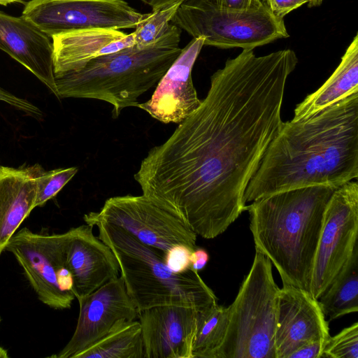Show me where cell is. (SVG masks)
<instances>
[{
    "label": "cell",
    "mask_w": 358,
    "mask_h": 358,
    "mask_svg": "<svg viewBox=\"0 0 358 358\" xmlns=\"http://www.w3.org/2000/svg\"><path fill=\"white\" fill-rule=\"evenodd\" d=\"M203 36L193 38L183 48L156 85L149 100L136 107L164 123L180 124L201 104L192 71L203 48Z\"/></svg>",
    "instance_id": "cell-14"
},
{
    "label": "cell",
    "mask_w": 358,
    "mask_h": 358,
    "mask_svg": "<svg viewBox=\"0 0 358 358\" xmlns=\"http://www.w3.org/2000/svg\"><path fill=\"white\" fill-rule=\"evenodd\" d=\"M279 289L271 261L256 250L250 270L228 307L227 330L217 358H275Z\"/></svg>",
    "instance_id": "cell-6"
},
{
    "label": "cell",
    "mask_w": 358,
    "mask_h": 358,
    "mask_svg": "<svg viewBox=\"0 0 358 358\" xmlns=\"http://www.w3.org/2000/svg\"><path fill=\"white\" fill-rule=\"evenodd\" d=\"M171 23L192 38L203 36L204 45L222 49H252L289 37L284 20L275 17L266 4L257 10L220 8L209 0H187Z\"/></svg>",
    "instance_id": "cell-7"
},
{
    "label": "cell",
    "mask_w": 358,
    "mask_h": 358,
    "mask_svg": "<svg viewBox=\"0 0 358 358\" xmlns=\"http://www.w3.org/2000/svg\"><path fill=\"white\" fill-rule=\"evenodd\" d=\"M290 49L257 57L244 49L210 77L199 106L134 175L143 194L211 239L245 210L243 196L282 120Z\"/></svg>",
    "instance_id": "cell-1"
},
{
    "label": "cell",
    "mask_w": 358,
    "mask_h": 358,
    "mask_svg": "<svg viewBox=\"0 0 358 358\" xmlns=\"http://www.w3.org/2000/svg\"><path fill=\"white\" fill-rule=\"evenodd\" d=\"M80 310L75 331L55 358H75L111 331L138 318L121 276L78 299Z\"/></svg>",
    "instance_id": "cell-12"
},
{
    "label": "cell",
    "mask_w": 358,
    "mask_h": 358,
    "mask_svg": "<svg viewBox=\"0 0 358 358\" xmlns=\"http://www.w3.org/2000/svg\"><path fill=\"white\" fill-rule=\"evenodd\" d=\"M83 220L92 227L96 222L114 225L163 253L176 245L196 248L197 235L187 224L143 194L108 198L99 211L85 214Z\"/></svg>",
    "instance_id": "cell-9"
},
{
    "label": "cell",
    "mask_w": 358,
    "mask_h": 358,
    "mask_svg": "<svg viewBox=\"0 0 358 358\" xmlns=\"http://www.w3.org/2000/svg\"><path fill=\"white\" fill-rule=\"evenodd\" d=\"M51 38L55 77L80 70L93 59L135 45L133 32L103 28L62 33Z\"/></svg>",
    "instance_id": "cell-18"
},
{
    "label": "cell",
    "mask_w": 358,
    "mask_h": 358,
    "mask_svg": "<svg viewBox=\"0 0 358 358\" xmlns=\"http://www.w3.org/2000/svg\"><path fill=\"white\" fill-rule=\"evenodd\" d=\"M78 171L76 166L43 171L37 178L35 207L43 206L55 196Z\"/></svg>",
    "instance_id": "cell-25"
},
{
    "label": "cell",
    "mask_w": 358,
    "mask_h": 358,
    "mask_svg": "<svg viewBox=\"0 0 358 358\" xmlns=\"http://www.w3.org/2000/svg\"><path fill=\"white\" fill-rule=\"evenodd\" d=\"M75 358H144L139 321L134 320L111 331Z\"/></svg>",
    "instance_id": "cell-22"
},
{
    "label": "cell",
    "mask_w": 358,
    "mask_h": 358,
    "mask_svg": "<svg viewBox=\"0 0 358 358\" xmlns=\"http://www.w3.org/2000/svg\"><path fill=\"white\" fill-rule=\"evenodd\" d=\"M0 50L31 71L55 94L50 37L23 17L0 11Z\"/></svg>",
    "instance_id": "cell-17"
},
{
    "label": "cell",
    "mask_w": 358,
    "mask_h": 358,
    "mask_svg": "<svg viewBox=\"0 0 358 358\" xmlns=\"http://www.w3.org/2000/svg\"><path fill=\"white\" fill-rule=\"evenodd\" d=\"M327 358H358V322L330 336L322 355Z\"/></svg>",
    "instance_id": "cell-26"
},
{
    "label": "cell",
    "mask_w": 358,
    "mask_h": 358,
    "mask_svg": "<svg viewBox=\"0 0 358 358\" xmlns=\"http://www.w3.org/2000/svg\"><path fill=\"white\" fill-rule=\"evenodd\" d=\"M68 232L41 234L24 227L8 240L11 252L38 299L57 310L70 308L75 295L72 275L66 266Z\"/></svg>",
    "instance_id": "cell-8"
},
{
    "label": "cell",
    "mask_w": 358,
    "mask_h": 358,
    "mask_svg": "<svg viewBox=\"0 0 358 358\" xmlns=\"http://www.w3.org/2000/svg\"><path fill=\"white\" fill-rule=\"evenodd\" d=\"M358 184L336 188L324 214L315 255L310 293L317 299L358 248Z\"/></svg>",
    "instance_id": "cell-10"
},
{
    "label": "cell",
    "mask_w": 358,
    "mask_h": 358,
    "mask_svg": "<svg viewBox=\"0 0 358 358\" xmlns=\"http://www.w3.org/2000/svg\"><path fill=\"white\" fill-rule=\"evenodd\" d=\"M87 224L71 228L66 244V266L73 278L77 299L92 293L119 276L120 267L111 249Z\"/></svg>",
    "instance_id": "cell-16"
},
{
    "label": "cell",
    "mask_w": 358,
    "mask_h": 358,
    "mask_svg": "<svg viewBox=\"0 0 358 358\" xmlns=\"http://www.w3.org/2000/svg\"><path fill=\"white\" fill-rule=\"evenodd\" d=\"M335 189L325 185L300 187L246 205L255 250L274 264L283 285L310 292L323 214Z\"/></svg>",
    "instance_id": "cell-3"
},
{
    "label": "cell",
    "mask_w": 358,
    "mask_h": 358,
    "mask_svg": "<svg viewBox=\"0 0 358 358\" xmlns=\"http://www.w3.org/2000/svg\"><path fill=\"white\" fill-rule=\"evenodd\" d=\"M92 227H97L98 237L116 257L127 293L138 311L168 305L201 310L217 303L216 296L198 272L171 271L162 252L142 244L119 227L101 222Z\"/></svg>",
    "instance_id": "cell-5"
},
{
    "label": "cell",
    "mask_w": 358,
    "mask_h": 358,
    "mask_svg": "<svg viewBox=\"0 0 358 358\" xmlns=\"http://www.w3.org/2000/svg\"><path fill=\"white\" fill-rule=\"evenodd\" d=\"M182 1L143 13L138 22L134 34L135 45L144 48L155 43L167 31L171 22Z\"/></svg>",
    "instance_id": "cell-24"
},
{
    "label": "cell",
    "mask_w": 358,
    "mask_h": 358,
    "mask_svg": "<svg viewBox=\"0 0 358 358\" xmlns=\"http://www.w3.org/2000/svg\"><path fill=\"white\" fill-rule=\"evenodd\" d=\"M324 0H308V7H316L320 6Z\"/></svg>",
    "instance_id": "cell-34"
},
{
    "label": "cell",
    "mask_w": 358,
    "mask_h": 358,
    "mask_svg": "<svg viewBox=\"0 0 358 358\" xmlns=\"http://www.w3.org/2000/svg\"><path fill=\"white\" fill-rule=\"evenodd\" d=\"M271 13L278 19L307 3L308 0H263Z\"/></svg>",
    "instance_id": "cell-30"
},
{
    "label": "cell",
    "mask_w": 358,
    "mask_h": 358,
    "mask_svg": "<svg viewBox=\"0 0 358 358\" xmlns=\"http://www.w3.org/2000/svg\"><path fill=\"white\" fill-rule=\"evenodd\" d=\"M228 320V307L217 303L198 310L192 358H217L226 336Z\"/></svg>",
    "instance_id": "cell-23"
},
{
    "label": "cell",
    "mask_w": 358,
    "mask_h": 358,
    "mask_svg": "<svg viewBox=\"0 0 358 358\" xmlns=\"http://www.w3.org/2000/svg\"><path fill=\"white\" fill-rule=\"evenodd\" d=\"M23 0H0V5L7 6L12 3L21 2Z\"/></svg>",
    "instance_id": "cell-35"
},
{
    "label": "cell",
    "mask_w": 358,
    "mask_h": 358,
    "mask_svg": "<svg viewBox=\"0 0 358 358\" xmlns=\"http://www.w3.org/2000/svg\"><path fill=\"white\" fill-rule=\"evenodd\" d=\"M198 310L168 305L138 311L144 358H192Z\"/></svg>",
    "instance_id": "cell-15"
},
{
    "label": "cell",
    "mask_w": 358,
    "mask_h": 358,
    "mask_svg": "<svg viewBox=\"0 0 358 358\" xmlns=\"http://www.w3.org/2000/svg\"><path fill=\"white\" fill-rule=\"evenodd\" d=\"M317 301L330 320L358 311V248Z\"/></svg>",
    "instance_id": "cell-21"
},
{
    "label": "cell",
    "mask_w": 358,
    "mask_h": 358,
    "mask_svg": "<svg viewBox=\"0 0 358 358\" xmlns=\"http://www.w3.org/2000/svg\"><path fill=\"white\" fill-rule=\"evenodd\" d=\"M357 92L358 35L356 34L331 76L316 91L306 96L296 106L292 121L308 119Z\"/></svg>",
    "instance_id": "cell-20"
},
{
    "label": "cell",
    "mask_w": 358,
    "mask_h": 358,
    "mask_svg": "<svg viewBox=\"0 0 358 358\" xmlns=\"http://www.w3.org/2000/svg\"><path fill=\"white\" fill-rule=\"evenodd\" d=\"M328 322L315 298L307 291L292 285L280 288L275 331V358H288L302 345L327 341Z\"/></svg>",
    "instance_id": "cell-13"
},
{
    "label": "cell",
    "mask_w": 358,
    "mask_h": 358,
    "mask_svg": "<svg viewBox=\"0 0 358 358\" xmlns=\"http://www.w3.org/2000/svg\"><path fill=\"white\" fill-rule=\"evenodd\" d=\"M209 260V255L203 248H196L190 255V268L199 272L202 270Z\"/></svg>",
    "instance_id": "cell-32"
},
{
    "label": "cell",
    "mask_w": 358,
    "mask_h": 358,
    "mask_svg": "<svg viewBox=\"0 0 358 358\" xmlns=\"http://www.w3.org/2000/svg\"><path fill=\"white\" fill-rule=\"evenodd\" d=\"M357 176L358 92L305 120L282 121L243 201L304 187L336 189Z\"/></svg>",
    "instance_id": "cell-2"
},
{
    "label": "cell",
    "mask_w": 358,
    "mask_h": 358,
    "mask_svg": "<svg viewBox=\"0 0 358 358\" xmlns=\"http://www.w3.org/2000/svg\"><path fill=\"white\" fill-rule=\"evenodd\" d=\"M0 101L20 110L36 119L43 116L42 111L25 99L20 98L0 87Z\"/></svg>",
    "instance_id": "cell-28"
},
{
    "label": "cell",
    "mask_w": 358,
    "mask_h": 358,
    "mask_svg": "<svg viewBox=\"0 0 358 358\" xmlns=\"http://www.w3.org/2000/svg\"><path fill=\"white\" fill-rule=\"evenodd\" d=\"M143 15L124 0H31L22 13L50 38L87 29H132Z\"/></svg>",
    "instance_id": "cell-11"
},
{
    "label": "cell",
    "mask_w": 358,
    "mask_h": 358,
    "mask_svg": "<svg viewBox=\"0 0 358 358\" xmlns=\"http://www.w3.org/2000/svg\"><path fill=\"white\" fill-rule=\"evenodd\" d=\"M142 1L143 3L147 4L148 6H150L152 8V10H155L159 8L165 7L169 5L173 4L175 3L179 2V1H185L187 0H139Z\"/></svg>",
    "instance_id": "cell-33"
},
{
    "label": "cell",
    "mask_w": 358,
    "mask_h": 358,
    "mask_svg": "<svg viewBox=\"0 0 358 358\" xmlns=\"http://www.w3.org/2000/svg\"><path fill=\"white\" fill-rule=\"evenodd\" d=\"M39 164L15 169L0 166V255L22 222L36 208Z\"/></svg>",
    "instance_id": "cell-19"
},
{
    "label": "cell",
    "mask_w": 358,
    "mask_h": 358,
    "mask_svg": "<svg viewBox=\"0 0 358 358\" xmlns=\"http://www.w3.org/2000/svg\"><path fill=\"white\" fill-rule=\"evenodd\" d=\"M327 342L324 341H315L306 343L292 352L288 358L322 357Z\"/></svg>",
    "instance_id": "cell-31"
},
{
    "label": "cell",
    "mask_w": 358,
    "mask_h": 358,
    "mask_svg": "<svg viewBox=\"0 0 358 358\" xmlns=\"http://www.w3.org/2000/svg\"><path fill=\"white\" fill-rule=\"evenodd\" d=\"M181 31L171 23L153 45H136L90 61L83 69L55 77V96L106 101L116 119L122 110L139 103V97L156 86L180 55Z\"/></svg>",
    "instance_id": "cell-4"
},
{
    "label": "cell",
    "mask_w": 358,
    "mask_h": 358,
    "mask_svg": "<svg viewBox=\"0 0 358 358\" xmlns=\"http://www.w3.org/2000/svg\"><path fill=\"white\" fill-rule=\"evenodd\" d=\"M192 251L186 245H176L164 253L163 259L171 271L183 273L190 268V255Z\"/></svg>",
    "instance_id": "cell-27"
},
{
    "label": "cell",
    "mask_w": 358,
    "mask_h": 358,
    "mask_svg": "<svg viewBox=\"0 0 358 358\" xmlns=\"http://www.w3.org/2000/svg\"><path fill=\"white\" fill-rule=\"evenodd\" d=\"M217 7L234 11L257 10L265 3L263 0H209Z\"/></svg>",
    "instance_id": "cell-29"
},
{
    "label": "cell",
    "mask_w": 358,
    "mask_h": 358,
    "mask_svg": "<svg viewBox=\"0 0 358 358\" xmlns=\"http://www.w3.org/2000/svg\"><path fill=\"white\" fill-rule=\"evenodd\" d=\"M0 322H1V317H0ZM9 356L8 355L7 350L3 348L0 345V358H8Z\"/></svg>",
    "instance_id": "cell-36"
}]
</instances>
